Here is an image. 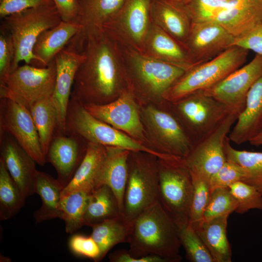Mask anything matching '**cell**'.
<instances>
[{"instance_id":"cell-1","label":"cell","mask_w":262,"mask_h":262,"mask_svg":"<svg viewBox=\"0 0 262 262\" xmlns=\"http://www.w3.org/2000/svg\"><path fill=\"white\" fill-rule=\"evenodd\" d=\"M85 58L74 78L71 97L86 104H104L129 88L117 41L103 30L85 36Z\"/></svg>"},{"instance_id":"cell-2","label":"cell","mask_w":262,"mask_h":262,"mask_svg":"<svg viewBox=\"0 0 262 262\" xmlns=\"http://www.w3.org/2000/svg\"><path fill=\"white\" fill-rule=\"evenodd\" d=\"M129 253L138 262H178L181 246L178 229L159 200L131 223Z\"/></svg>"},{"instance_id":"cell-3","label":"cell","mask_w":262,"mask_h":262,"mask_svg":"<svg viewBox=\"0 0 262 262\" xmlns=\"http://www.w3.org/2000/svg\"><path fill=\"white\" fill-rule=\"evenodd\" d=\"M117 42L128 87L137 100L166 101L164 98V94L186 70L153 59Z\"/></svg>"},{"instance_id":"cell-4","label":"cell","mask_w":262,"mask_h":262,"mask_svg":"<svg viewBox=\"0 0 262 262\" xmlns=\"http://www.w3.org/2000/svg\"><path fill=\"white\" fill-rule=\"evenodd\" d=\"M62 21L53 1L2 18L0 28L11 35L15 48L11 72L21 62L34 65L36 58L33 49L38 37L44 31L57 26Z\"/></svg>"},{"instance_id":"cell-5","label":"cell","mask_w":262,"mask_h":262,"mask_svg":"<svg viewBox=\"0 0 262 262\" xmlns=\"http://www.w3.org/2000/svg\"><path fill=\"white\" fill-rule=\"evenodd\" d=\"M158 200L178 229L189 223L193 194L191 174L184 159L158 158Z\"/></svg>"},{"instance_id":"cell-6","label":"cell","mask_w":262,"mask_h":262,"mask_svg":"<svg viewBox=\"0 0 262 262\" xmlns=\"http://www.w3.org/2000/svg\"><path fill=\"white\" fill-rule=\"evenodd\" d=\"M248 52L233 46L212 59L192 66L169 87L164 95V100L175 102L212 86L242 66Z\"/></svg>"},{"instance_id":"cell-7","label":"cell","mask_w":262,"mask_h":262,"mask_svg":"<svg viewBox=\"0 0 262 262\" xmlns=\"http://www.w3.org/2000/svg\"><path fill=\"white\" fill-rule=\"evenodd\" d=\"M66 134H75L87 142L121 147L131 152H143L165 159L171 155L161 153L126 133L91 115L83 104L71 97L66 118Z\"/></svg>"},{"instance_id":"cell-8","label":"cell","mask_w":262,"mask_h":262,"mask_svg":"<svg viewBox=\"0 0 262 262\" xmlns=\"http://www.w3.org/2000/svg\"><path fill=\"white\" fill-rule=\"evenodd\" d=\"M158 158L149 153L131 151L122 213L129 223L158 200Z\"/></svg>"},{"instance_id":"cell-9","label":"cell","mask_w":262,"mask_h":262,"mask_svg":"<svg viewBox=\"0 0 262 262\" xmlns=\"http://www.w3.org/2000/svg\"><path fill=\"white\" fill-rule=\"evenodd\" d=\"M168 103L193 144L208 135L232 112L225 104L203 91Z\"/></svg>"},{"instance_id":"cell-10","label":"cell","mask_w":262,"mask_h":262,"mask_svg":"<svg viewBox=\"0 0 262 262\" xmlns=\"http://www.w3.org/2000/svg\"><path fill=\"white\" fill-rule=\"evenodd\" d=\"M56 78L55 58L45 67L18 66L0 83V98L12 99L29 110L36 102L52 95Z\"/></svg>"},{"instance_id":"cell-11","label":"cell","mask_w":262,"mask_h":262,"mask_svg":"<svg viewBox=\"0 0 262 262\" xmlns=\"http://www.w3.org/2000/svg\"><path fill=\"white\" fill-rule=\"evenodd\" d=\"M141 115L153 149L183 159L187 156L193 144L170 109L149 105L142 108Z\"/></svg>"},{"instance_id":"cell-12","label":"cell","mask_w":262,"mask_h":262,"mask_svg":"<svg viewBox=\"0 0 262 262\" xmlns=\"http://www.w3.org/2000/svg\"><path fill=\"white\" fill-rule=\"evenodd\" d=\"M152 0H124L102 29L117 42L143 52L145 40L151 24Z\"/></svg>"},{"instance_id":"cell-13","label":"cell","mask_w":262,"mask_h":262,"mask_svg":"<svg viewBox=\"0 0 262 262\" xmlns=\"http://www.w3.org/2000/svg\"><path fill=\"white\" fill-rule=\"evenodd\" d=\"M84 44L76 34L55 57L56 78L51 97L57 113L55 135H66L67 110L76 72L85 58Z\"/></svg>"},{"instance_id":"cell-14","label":"cell","mask_w":262,"mask_h":262,"mask_svg":"<svg viewBox=\"0 0 262 262\" xmlns=\"http://www.w3.org/2000/svg\"><path fill=\"white\" fill-rule=\"evenodd\" d=\"M137 101L132 91L128 88L109 103L83 105L95 117L147 146L146 143L149 141Z\"/></svg>"},{"instance_id":"cell-15","label":"cell","mask_w":262,"mask_h":262,"mask_svg":"<svg viewBox=\"0 0 262 262\" xmlns=\"http://www.w3.org/2000/svg\"><path fill=\"white\" fill-rule=\"evenodd\" d=\"M0 129L11 135L37 164H46V155L28 109L12 99L1 98Z\"/></svg>"},{"instance_id":"cell-16","label":"cell","mask_w":262,"mask_h":262,"mask_svg":"<svg viewBox=\"0 0 262 262\" xmlns=\"http://www.w3.org/2000/svg\"><path fill=\"white\" fill-rule=\"evenodd\" d=\"M238 115L230 112L208 135L193 146L184 160L190 171L210 179L225 163L226 137Z\"/></svg>"},{"instance_id":"cell-17","label":"cell","mask_w":262,"mask_h":262,"mask_svg":"<svg viewBox=\"0 0 262 262\" xmlns=\"http://www.w3.org/2000/svg\"><path fill=\"white\" fill-rule=\"evenodd\" d=\"M262 76V55L256 54L248 64L203 91L225 104L239 116L245 109L248 91Z\"/></svg>"},{"instance_id":"cell-18","label":"cell","mask_w":262,"mask_h":262,"mask_svg":"<svg viewBox=\"0 0 262 262\" xmlns=\"http://www.w3.org/2000/svg\"><path fill=\"white\" fill-rule=\"evenodd\" d=\"M235 37L214 20L192 22L185 44L196 65L215 57L233 46Z\"/></svg>"},{"instance_id":"cell-19","label":"cell","mask_w":262,"mask_h":262,"mask_svg":"<svg viewBox=\"0 0 262 262\" xmlns=\"http://www.w3.org/2000/svg\"><path fill=\"white\" fill-rule=\"evenodd\" d=\"M0 158L26 198L34 193L35 161L9 134L0 131Z\"/></svg>"},{"instance_id":"cell-20","label":"cell","mask_w":262,"mask_h":262,"mask_svg":"<svg viewBox=\"0 0 262 262\" xmlns=\"http://www.w3.org/2000/svg\"><path fill=\"white\" fill-rule=\"evenodd\" d=\"M80 137L72 134L55 135L49 145L47 161L55 168L57 180L64 188L69 183L82 161L87 145Z\"/></svg>"},{"instance_id":"cell-21","label":"cell","mask_w":262,"mask_h":262,"mask_svg":"<svg viewBox=\"0 0 262 262\" xmlns=\"http://www.w3.org/2000/svg\"><path fill=\"white\" fill-rule=\"evenodd\" d=\"M142 53L186 70L196 65L186 46L152 22L145 40Z\"/></svg>"},{"instance_id":"cell-22","label":"cell","mask_w":262,"mask_h":262,"mask_svg":"<svg viewBox=\"0 0 262 262\" xmlns=\"http://www.w3.org/2000/svg\"><path fill=\"white\" fill-rule=\"evenodd\" d=\"M211 20L240 36L262 22V0H230Z\"/></svg>"},{"instance_id":"cell-23","label":"cell","mask_w":262,"mask_h":262,"mask_svg":"<svg viewBox=\"0 0 262 262\" xmlns=\"http://www.w3.org/2000/svg\"><path fill=\"white\" fill-rule=\"evenodd\" d=\"M106 157L105 146L87 142L84 157L71 180L64 188L62 196L78 190L91 193L101 185Z\"/></svg>"},{"instance_id":"cell-24","label":"cell","mask_w":262,"mask_h":262,"mask_svg":"<svg viewBox=\"0 0 262 262\" xmlns=\"http://www.w3.org/2000/svg\"><path fill=\"white\" fill-rule=\"evenodd\" d=\"M152 22L185 46L192 20L180 3L170 0H152Z\"/></svg>"},{"instance_id":"cell-25","label":"cell","mask_w":262,"mask_h":262,"mask_svg":"<svg viewBox=\"0 0 262 262\" xmlns=\"http://www.w3.org/2000/svg\"><path fill=\"white\" fill-rule=\"evenodd\" d=\"M262 125V76L252 85L247 95L246 105L239 115L229 138L241 145L249 141Z\"/></svg>"},{"instance_id":"cell-26","label":"cell","mask_w":262,"mask_h":262,"mask_svg":"<svg viewBox=\"0 0 262 262\" xmlns=\"http://www.w3.org/2000/svg\"><path fill=\"white\" fill-rule=\"evenodd\" d=\"M82 30L81 24L62 21L57 26L44 31L38 37L33 48V52L36 61L33 66L47 67Z\"/></svg>"},{"instance_id":"cell-27","label":"cell","mask_w":262,"mask_h":262,"mask_svg":"<svg viewBox=\"0 0 262 262\" xmlns=\"http://www.w3.org/2000/svg\"><path fill=\"white\" fill-rule=\"evenodd\" d=\"M106 148V157L101 184L107 185L112 189L117 200L122 215L131 151L115 147L107 146Z\"/></svg>"},{"instance_id":"cell-28","label":"cell","mask_w":262,"mask_h":262,"mask_svg":"<svg viewBox=\"0 0 262 262\" xmlns=\"http://www.w3.org/2000/svg\"><path fill=\"white\" fill-rule=\"evenodd\" d=\"M64 187L56 179L37 171L34 181V191L40 197L42 205L34 213L36 224L52 219L60 218V206Z\"/></svg>"},{"instance_id":"cell-29","label":"cell","mask_w":262,"mask_h":262,"mask_svg":"<svg viewBox=\"0 0 262 262\" xmlns=\"http://www.w3.org/2000/svg\"><path fill=\"white\" fill-rule=\"evenodd\" d=\"M229 215L204 220L196 231L214 262H231L232 251L227 236Z\"/></svg>"},{"instance_id":"cell-30","label":"cell","mask_w":262,"mask_h":262,"mask_svg":"<svg viewBox=\"0 0 262 262\" xmlns=\"http://www.w3.org/2000/svg\"><path fill=\"white\" fill-rule=\"evenodd\" d=\"M121 215L115 196L107 185L102 184L91 193L84 216V226L90 227Z\"/></svg>"},{"instance_id":"cell-31","label":"cell","mask_w":262,"mask_h":262,"mask_svg":"<svg viewBox=\"0 0 262 262\" xmlns=\"http://www.w3.org/2000/svg\"><path fill=\"white\" fill-rule=\"evenodd\" d=\"M82 9V33L102 30L103 25L118 12L124 0H79Z\"/></svg>"},{"instance_id":"cell-32","label":"cell","mask_w":262,"mask_h":262,"mask_svg":"<svg viewBox=\"0 0 262 262\" xmlns=\"http://www.w3.org/2000/svg\"><path fill=\"white\" fill-rule=\"evenodd\" d=\"M91 228V236L97 243L100 251L98 259V262H100L114 246L127 242L131 224L120 215L106 220Z\"/></svg>"},{"instance_id":"cell-33","label":"cell","mask_w":262,"mask_h":262,"mask_svg":"<svg viewBox=\"0 0 262 262\" xmlns=\"http://www.w3.org/2000/svg\"><path fill=\"white\" fill-rule=\"evenodd\" d=\"M29 111L47 157L57 127V113L51 96L36 102L30 107Z\"/></svg>"},{"instance_id":"cell-34","label":"cell","mask_w":262,"mask_h":262,"mask_svg":"<svg viewBox=\"0 0 262 262\" xmlns=\"http://www.w3.org/2000/svg\"><path fill=\"white\" fill-rule=\"evenodd\" d=\"M230 141L227 136L224 143L226 160L240 165L245 173L243 181L254 187L262 194V152L237 150L231 146Z\"/></svg>"},{"instance_id":"cell-35","label":"cell","mask_w":262,"mask_h":262,"mask_svg":"<svg viewBox=\"0 0 262 262\" xmlns=\"http://www.w3.org/2000/svg\"><path fill=\"white\" fill-rule=\"evenodd\" d=\"M91 193L78 190L61 197L60 218L64 221L66 233H74L84 226V216Z\"/></svg>"},{"instance_id":"cell-36","label":"cell","mask_w":262,"mask_h":262,"mask_svg":"<svg viewBox=\"0 0 262 262\" xmlns=\"http://www.w3.org/2000/svg\"><path fill=\"white\" fill-rule=\"evenodd\" d=\"M26 198L0 159V219L14 217L24 205Z\"/></svg>"},{"instance_id":"cell-37","label":"cell","mask_w":262,"mask_h":262,"mask_svg":"<svg viewBox=\"0 0 262 262\" xmlns=\"http://www.w3.org/2000/svg\"><path fill=\"white\" fill-rule=\"evenodd\" d=\"M190 172L193 183V194L189 224L196 230L204 221V213L211 190L208 179L197 173Z\"/></svg>"},{"instance_id":"cell-38","label":"cell","mask_w":262,"mask_h":262,"mask_svg":"<svg viewBox=\"0 0 262 262\" xmlns=\"http://www.w3.org/2000/svg\"><path fill=\"white\" fill-rule=\"evenodd\" d=\"M178 234L188 261L192 262H214L205 245L189 224L178 229Z\"/></svg>"},{"instance_id":"cell-39","label":"cell","mask_w":262,"mask_h":262,"mask_svg":"<svg viewBox=\"0 0 262 262\" xmlns=\"http://www.w3.org/2000/svg\"><path fill=\"white\" fill-rule=\"evenodd\" d=\"M237 202L229 187L217 188L211 192L210 197L204 213V220L229 215L235 212Z\"/></svg>"},{"instance_id":"cell-40","label":"cell","mask_w":262,"mask_h":262,"mask_svg":"<svg viewBox=\"0 0 262 262\" xmlns=\"http://www.w3.org/2000/svg\"><path fill=\"white\" fill-rule=\"evenodd\" d=\"M238 206L235 212L244 214L253 209L262 210V194L254 187L238 181L229 187Z\"/></svg>"},{"instance_id":"cell-41","label":"cell","mask_w":262,"mask_h":262,"mask_svg":"<svg viewBox=\"0 0 262 262\" xmlns=\"http://www.w3.org/2000/svg\"><path fill=\"white\" fill-rule=\"evenodd\" d=\"M230 0H184L180 3L192 22L212 19Z\"/></svg>"},{"instance_id":"cell-42","label":"cell","mask_w":262,"mask_h":262,"mask_svg":"<svg viewBox=\"0 0 262 262\" xmlns=\"http://www.w3.org/2000/svg\"><path fill=\"white\" fill-rule=\"evenodd\" d=\"M245 173L234 162L227 160L223 165L209 179L211 192L217 188L229 187L231 184L243 181Z\"/></svg>"},{"instance_id":"cell-43","label":"cell","mask_w":262,"mask_h":262,"mask_svg":"<svg viewBox=\"0 0 262 262\" xmlns=\"http://www.w3.org/2000/svg\"><path fill=\"white\" fill-rule=\"evenodd\" d=\"M15 48L11 35L4 29L0 32V83L11 71Z\"/></svg>"},{"instance_id":"cell-44","label":"cell","mask_w":262,"mask_h":262,"mask_svg":"<svg viewBox=\"0 0 262 262\" xmlns=\"http://www.w3.org/2000/svg\"><path fill=\"white\" fill-rule=\"evenodd\" d=\"M69 246L76 254L98 262L100 251L97 243L91 236L75 234L69 240Z\"/></svg>"},{"instance_id":"cell-45","label":"cell","mask_w":262,"mask_h":262,"mask_svg":"<svg viewBox=\"0 0 262 262\" xmlns=\"http://www.w3.org/2000/svg\"><path fill=\"white\" fill-rule=\"evenodd\" d=\"M233 46L262 55V22L248 32L235 38Z\"/></svg>"},{"instance_id":"cell-46","label":"cell","mask_w":262,"mask_h":262,"mask_svg":"<svg viewBox=\"0 0 262 262\" xmlns=\"http://www.w3.org/2000/svg\"><path fill=\"white\" fill-rule=\"evenodd\" d=\"M52 0H0L1 18L29 8L49 3Z\"/></svg>"},{"instance_id":"cell-47","label":"cell","mask_w":262,"mask_h":262,"mask_svg":"<svg viewBox=\"0 0 262 262\" xmlns=\"http://www.w3.org/2000/svg\"><path fill=\"white\" fill-rule=\"evenodd\" d=\"M63 21L81 24L82 9L79 0H52Z\"/></svg>"},{"instance_id":"cell-48","label":"cell","mask_w":262,"mask_h":262,"mask_svg":"<svg viewBox=\"0 0 262 262\" xmlns=\"http://www.w3.org/2000/svg\"><path fill=\"white\" fill-rule=\"evenodd\" d=\"M249 142L253 146L262 145V125L258 132L249 141Z\"/></svg>"},{"instance_id":"cell-49","label":"cell","mask_w":262,"mask_h":262,"mask_svg":"<svg viewBox=\"0 0 262 262\" xmlns=\"http://www.w3.org/2000/svg\"><path fill=\"white\" fill-rule=\"evenodd\" d=\"M170 0L176 2L180 3L182 2V1H183L184 0Z\"/></svg>"}]
</instances>
